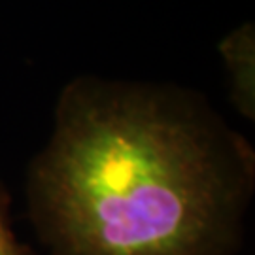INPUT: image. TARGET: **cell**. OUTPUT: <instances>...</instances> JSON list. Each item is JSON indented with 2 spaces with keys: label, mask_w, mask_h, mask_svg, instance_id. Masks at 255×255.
<instances>
[{
  "label": "cell",
  "mask_w": 255,
  "mask_h": 255,
  "mask_svg": "<svg viewBox=\"0 0 255 255\" xmlns=\"http://www.w3.org/2000/svg\"><path fill=\"white\" fill-rule=\"evenodd\" d=\"M255 153L199 93L80 76L28 172L49 255H233Z\"/></svg>",
  "instance_id": "6da1fadb"
},
{
  "label": "cell",
  "mask_w": 255,
  "mask_h": 255,
  "mask_svg": "<svg viewBox=\"0 0 255 255\" xmlns=\"http://www.w3.org/2000/svg\"><path fill=\"white\" fill-rule=\"evenodd\" d=\"M252 27H242L229 36L223 46V57L231 80L233 102L246 118L254 119L255 89H254V34Z\"/></svg>",
  "instance_id": "7a4b0ae2"
},
{
  "label": "cell",
  "mask_w": 255,
  "mask_h": 255,
  "mask_svg": "<svg viewBox=\"0 0 255 255\" xmlns=\"http://www.w3.org/2000/svg\"><path fill=\"white\" fill-rule=\"evenodd\" d=\"M0 255H36L27 244L19 242L11 229L9 199L4 189H0Z\"/></svg>",
  "instance_id": "3957f363"
}]
</instances>
